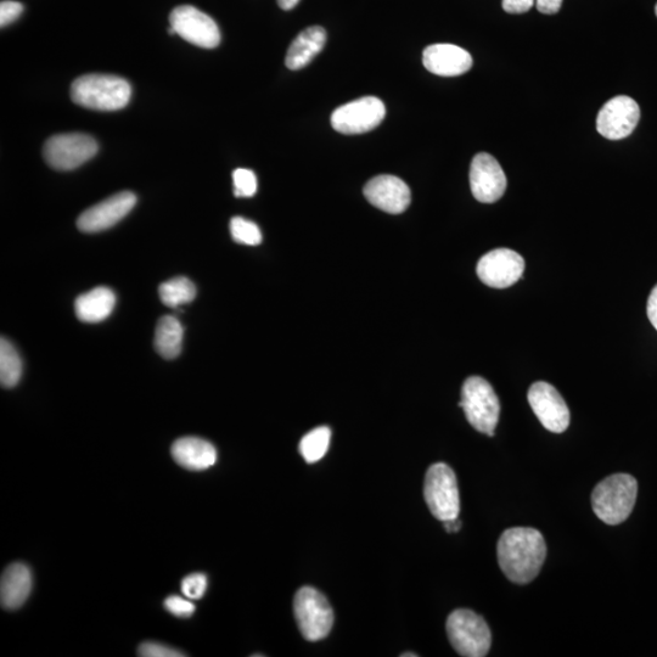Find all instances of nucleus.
Here are the masks:
<instances>
[{
  "label": "nucleus",
  "instance_id": "obj_1",
  "mask_svg": "<svg viewBox=\"0 0 657 657\" xmlns=\"http://www.w3.org/2000/svg\"><path fill=\"white\" fill-rule=\"evenodd\" d=\"M497 554L508 580L527 584L535 580L546 561V541L541 532L531 527H513L499 538Z\"/></svg>",
  "mask_w": 657,
  "mask_h": 657
},
{
  "label": "nucleus",
  "instance_id": "obj_2",
  "mask_svg": "<svg viewBox=\"0 0 657 657\" xmlns=\"http://www.w3.org/2000/svg\"><path fill=\"white\" fill-rule=\"evenodd\" d=\"M132 88L125 78L112 75H86L72 83L73 103L97 111H117L131 100Z\"/></svg>",
  "mask_w": 657,
  "mask_h": 657
},
{
  "label": "nucleus",
  "instance_id": "obj_3",
  "mask_svg": "<svg viewBox=\"0 0 657 657\" xmlns=\"http://www.w3.org/2000/svg\"><path fill=\"white\" fill-rule=\"evenodd\" d=\"M637 494L638 482L633 476L611 475L594 488L593 511L605 524L620 525L632 514Z\"/></svg>",
  "mask_w": 657,
  "mask_h": 657
},
{
  "label": "nucleus",
  "instance_id": "obj_4",
  "mask_svg": "<svg viewBox=\"0 0 657 657\" xmlns=\"http://www.w3.org/2000/svg\"><path fill=\"white\" fill-rule=\"evenodd\" d=\"M446 630L452 647L460 656L484 657L491 649L492 634L484 617L468 609L449 615Z\"/></svg>",
  "mask_w": 657,
  "mask_h": 657
},
{
  "label": "nucleus",
  "instance_id": "obj_5",
  "mask_svg": "<svg viewBox=\"0 0 657 657\" xmlns=\"http://www.w3.org/2000/svg\"><path fill=\"white\" fill-rule=\"evenodd\" d=\"M459 407L464 409L466 419L475 430L490 437L494 436L501 414V404L488 381L480 376L466 379Z\"/></svg>",
  "mask_w": 657,
  "mask_h": 657
},
{
  "label": "nucleus",
  "instance_id": "obj_6",
  "mask_svg": "<svg viewBox=\"0 0 657 657\" xmlns=\"http://www.w3.org/2000/svg\"><path fill=\"white\" fill-rule=\"evenodd\" d=\"M294 611L297 627L308 642H318L329 636L334 625V611L316 588L302 587L296 593Z\"/></svg>",
  "mask_w": 657,
  "mask_h": 657
},
{
  "label": "nucleus",
  "instance_id": "obj_7",
  "mask_svg": "<svg viewBox=\"0 0 657 657\" xmlns=\"http://www.w3.org/2000/svg\"><path fill=\"white\" fill-rule=\"evenodd\" d=\"M425 502L437 520L457 519L460 499L457 476L445 463L431 465L424 482Z\"/></svg>",
  "mask_w": 657,
  "mask_h": 657
},
{
  "label": "nucleus",
  "instance_id": "obj_8",
  "mask_svg": "<svg viewBox=\"0 0 657 657\" xmlns=\"http://www.w3.org/2000/svg\"><path fill=\"white\" fill-rule=\"evenodd\" d=\"M99 150L91 136L81 133L59 134L48 139L43 155L50 167L72 171L93 159Z\"/></svg>",
  "mask_w": 657,
  "mask_h": 657
},
{
  "label": "nucleus",
  "instance_id": "obj_9",
  "mask_svg": "<svg viewBox=\"0 0 657 657\" xmlns=\"http://www.w3.org/2000/svg\"><path fill=\"white\" fill-rule=\"evenodd\" d=\"M386 108L379 98L364 97L340 106L331 115V126L336 132L355 136L373 131L384 121Z\"/></svg>",
  "mask_w": 657,
  "mask_h": 657
},
{
  "label": "nucleus",
  "instance_id": "obj_10",
  "mask_svg": "<svg viewBox=\"0 0 657 657\" xmlns=\"http://www.w3.org/2000/svg\"><path fill=\"white\" fill-rule=\"evenodd\" d=\"M170 22L176 35L196 47L212 49L221 43V32L216 21L192 5H182L174 9Z\"/></svg>",
  "mask_w": 657,
  "mask_h": 657
},
{
  "label": "nucleus",
  "instance_id": "obj_11",
  "mask_svg": "<svg viewBox=\"0 0 657 657\" xmlns=\"http://www.w3.org/2000/svg\"><path fill=\"white\" fill-rule=\"evenodd\" d=\"M482 283L494 289H507L518 283L525 271V261L518 252L496 249L488 252L477 265Z\"/></svg>",
  "mask_w": 657,
  "mask_h": 657
},
{
  "label": "nucleus",
  "instance_id": "obj_12",
  "mask_svg": "<svg viewBox=\"0 0 657 657\" xmlns=\"http://www.w3.org/2000/svg\"><path fill=\"white\" fill-rule=\"evenodd\" d=\"M529 403L541 424L554 434H561L569 428V407L554 386L538 381L530 387Z\"/></svg>",
  "mask_w": 657,
  "mask_h": 657
},
{
  "label": "nucleus",
  "instance_id": "obj_13",
  "mask_svg": "<svg viewBox=\"0 0 657 657\" xmlns=\"http://www.w3.org/2000/svg\"><path fill=\"white\" fill-rule=\"evenodd\" d=\"M507 177L499 162L487 153L477 154L470 166V188L482 204L497 202L507 190Z\"/></svg>",
  "mask_w": 657,
  "mask_h": 657
},
{
  "label": "nucleus",
  "instance_id": "obj_14",
  "mask_svg": "<svg viewBox=\"0 0 657 657\" xmlns=\"http://www.w3.org/2000/svg\"><path fill=\"white\" fill-rule=\"evenodd\" d=\"M640 119L636 101L626 95L611 99L599 111L597 129L606 139L620 140L631 136Z\"/></svg>",
  "mask_w": 657,
  "mask_h": 657
},
{
  "label": "nucleus",
  "instance_id": "obj_15",
  "mask_svg": "<svg viewBox=\"0 0 657 657\" xmlns=\"http://www.w3.org/2000/svg\"><path fill=\"white\" fill-rule=\"evenodd\" d=\"M136 204L137 196L133 193L116 194L84 211L77 219V227L83 233L103 232L122 221Z\"/></svg>",
  "mask_w": 657,
  "mask_h": 657
},
{
  "label": "nucleus",
  "instance_id": "obj_16",
  "mask_svg": "<svg viewBox=\"0 0 657 657\" xmlns=\"http://www.w3.org/2000/svg\"><path fill=\"white\" fill-rule=\"evenodd\" d=\"M364 196L381 211L400 215L411 205V189L401 178L383 174L365 184Z\"/></svg>",
  "mask_w": 657,
  "mask_h": 657
},
{
  "label": "nucleus",
  "instance_id": "obj_17",
  "mask_svg": "<svg viewBox=\"0 0 657 657\" xmlns=\"http://www.w3.org/2000/svg\"><path fill=\"white\" fill-rule=\"evenodd\" d=\"M425 69L442 77L464 75L473 66V58L465 49L454 44H432L424 50Z\"/></svg>",
  "mask_w": 657,
  "mask_h": 657
},
{
  "label": "nucleus",
  "instance_id": "obj_18",
  "mask_svg": "<svg viewBox=\"0 0 657 657\" xmlns=\"http://www.w3.org/2000/svg\"><path fill=\"white\" fill-rule=\"evenodd\" d=\"M33 577L25 564H11L3 572L0 582V600L7 610H16L26 603L32 592Z\"/></svg>",
  "mask_w": 657,
  "mask_h": 657
},
{
  "label": "nucleus",
  "instance_id": "obj_19",
  "mask_svg": "<svg viewBox=\"0 0 657 657\" xmlns=\"http://www.w3.org/2000/svg\"><path fill=\"white\" fill-rule=\"evenodd\" d=\"M171 452L177 464L188 470H206L217 462L215 446L199 437L179 438L173 443Z\"/></svg>",
  "mask_w": 657,
  "mask_h": 657
},
{
  "label": "nucleus",
  "instance_id": "obj_20",
  "mask_svg": "<svg viewBox=\"0 0 657 657\" xmlns=\"http://www.w3.org/2000/svg\"><path fill=\"white\" fill-rule=\"evenodd\" d=\"M325 43H327V31L323 27L306 28L291 43L288 54H286V66L292 71H297L310 65L312 60L322 52Z\"/></svg>",
  "mask_w": 657,
  "mask_h": 657
},
{
  "label": "nucleus",
  "instance_id": "obj_21",
  "mask_svg": "<svg viewBox=\"0 0 657 657\" xmlns=\"http://www.w3.org/2000/svg\"><path fill=\"white\" fill-rule=\"evenodd\" d=\"M116 305L115 292L105 286L95 288L87 294L77 297L75 312L83 323L103 322L114 311Z\"/></svg>",
  "mask_w": 657,
  "mask_h": 657
},
{
  "label": "nucleus",
  "instance_id": "obj_22",
  "mask_svg": "<svg viewBox=\"0 0 657 657\" xmlns=\"http://www.w3.org/2000/svg\"><path fill=\"white\" fill-rule=\"evenodd\" d=\"M183 327L177 318L165 316L160 318L155 331V348L165 359H174L181 355L183 344Z\"/></svg>",
  "mask_w": 657,
  "mask_h": 657
},
{
  "label": "nucleus",
  "instance_id": "obj_23",
  "mask_svg": "<svg viewBox=\"0 0 657 657\" xmlns=\"http://www.w3.org/2000/svg\"><path fill=\"white\" fill-rule=\"evenodd\" d=\"M22 376V361L18 350L5 338L0 340V383L3 387H14Z\"/></svg>",
  "mask_w": 657,
  "mask_h": 657
},
{
  "label": "nucleus",
  "instance_id": "obj_24",
  "mask_svg": "<svg viewBox=\"0 0 657 657\" xmlns=\"http://www.w3.org/2000/svg\"><path fill=\"white\" fill-rule=\"evenodd\" d=\"M160 299L164 305L177 308L192 302L196 296V288L192 280L184 277L173 278L162 283L159 289Z\"/></svg>",
  "mask_w": 657,
  "mask_h": 657
},
{
  "label": "nucleus",
  "instance_id": "obj_25",
  "mask_svg": "<svg viewBox=\"0 0 657 657\" xmlns=\"http://www.w3.org/2000/svg\"><path fill=\"white\" fill-rule=\"evenodd\" d=\"M331 431L327 426H320L302 438L300 453L308 464L319 462L327 454L330 445Z\"/></svg>",
  "mask_w": 657,
  "mask_h": 657
},
{
  "label": "nucleus",
  "instance_id": "obj_26",
  "mask_svg": "<svg viewBox=\"0 0 657 657\" xmlns=\"http://www.w3.org/2000/svg\"><path fill=\"white\" fill-rule=\"evenodd\" d=\"M230 234L238 244L257 246L262 243L261 229L256 223L243 217H234L230 221Z\"/></svg>",
  "mask_w": 657,
  "mask_h": 657
},
{
  "label": "nucleus",
  "instance_id": "obj_27",
  "mask_svg": "<svg viewBox=\"0 0 657 657\" xmlns=\"http://www.w3.org/2000/svg\"><path fill=\"white\" fill-rule=\"evenodd\" d=\"M234 195L237 198H252L257 193V177L251 170L238 168L233 172Z\"/></svg>",
  "mask_w": 657,
  "mask_h": 657
},
{
  "label": "nucleus",
  "instance_id": "obj_28",
  "mask_svg": "<svg viewBox=\"0 0 657 657\" xmlns=\"http://www.w3.org/2000/svg\"><path fill=\"white\" fill-rule=\"evenodd\" d=\"M181 587L185 598L199 600L206 593L207 577L204 574L189 575L184 578Z\"/></svg>",
  "mask_w": 657,
  "mask_h": 657
},
{
  "label": "nucleus",
  "instance_id": "obj_29",
  "mask_svg": "<svg viewBox=\"0 0 657 657\" xmlns=\"http://www.w3.org/2000/svg\"><path fill=\"white\" fill-rule=\"evenodd\" d=\"M165 608L170 614L177 617H189L194 614L195 605L192 600L171 595L165 600Z\"/></svg>",
  "mask_w": 657,
  "mask_h": 657
},
{
  "label": "nucleus",
  "instance_id": "obj_30",
  "mask_svg": "<svg viewBox=\"0 0 657 657\" xmlns=\"http://www.w3.org/2000/svg\"><path fill=\"white\" fill-rule=\"evenodd\" d=\"M138 655L142 657H179L185 656L176 649L157 643H144L140 645Z\"/></svg>",
  "mask_w": 657,
  "mask_h": 657
},
{
  "label": "nucleus",
  "instance_id": "obj_31",
  "mask_svg": "<svg viewBox=\"0 0 657 657\" xmlns=\"http://www.w3.org/2000/svg\"><path fill=\"white\" fill-rule=\"evenodd\" d=\"M24 13V5L14 0H5L0 4V26L5 27L18 20Z\"/></svg>",
  "mask_w": 657,
  "mask_h": 657
},
{
  "label": "nucleus",
  "instance_id": "obj_32",
  "mask_svg": "<svg viewBox=\"0 0 657 657\" xmlns=\"http://www.w3.org/2000/svg\"><path fill=\"white\" fill-rule=\"evenodd\" d=\"M502 5L508 14H524L536 5V0H503Z\"/></svg>",
  "mask_w": 657,
  "mask_h": 657
},
{
  "label": "nucleus",
  "instance_id": "obj_33",
  "mask_svg": "<svg viewBox=\"0 0 657 657\" xmlns=\"http://www.w3.org/2000/svg\"><path fill=\"white\" fill-rule=\"evenodd\" d=\"M561 5H563V0H536L537 10L546 15L558 14Z\"/></svg>",
  "mask_w": 657,
  "mask_h": 657
},
{
  "label": "nucleus",
  "instance_id": "obj_34",
  "mask_svg": "<svg viewBox=\"0 0 657 657\" xmlns=\"http://www.w3.org/2000/svg\"><path fill=\"white\" fill-rule=\"evenodd\" d=\"M647 312L650 323L657 330V285L649 296Z\"/></svg>",
  "mask_w": 657,
  "mask_h": 657
},
{
  "label": "nucleus",
  "instance_id": "obj_35",
  "mask_svg": "<svg viewBox=\"0 0 657 657\" xmlns=\"http://www.w3.org/2000/svg\"><path fill=\"white\" fill-rule=\"evenodd\" d=\"M443 526H445V530L448 533H457L460 531V529H462V521H460L458 518L443 521Z\"/></svg>",
  "mask_w": 657,
  "mask_h": 657
},
{
  "label": "nucleus",
  "instance_id": "obj_36",
  "mask_svg": "<svg viewBox=\"0 0 657 657\" xmlns=\"http://www.w3.org/2000/svg\"><path fill=\"white\" fill-rule=\"evenodd\" d=\"M300 3V0H278L279 7L283 10H291Z\"/></svg>",
  "mask_w": 657,
  "mask_h": 657
},
{
  "label": "nucleus",
  "instance_id": "obj_37",
  "mask_svg": "<svg viewBox=\"0 0 657 657\" xmlns=\"http://www.w3.org/2000/svg\"><path fill=\"white\" fill-rule=\"evenodd\" d=\"M401 657H418V655L406 653V654H402Z\"/></svg>",
  "mask_w": 657,
  "mask_h": 657
},
{
  "label": "nucleus",
  "instance_id": "obj_38",
  "mask_svg": "<svg viewBox=\"0 0 657 657\" xmlns=\"http://www.w3.org/2000/svg\"><path fill=\"white\" fill-rule=\"evenodd\" d=\"M655 13H656V16H657V4H656V7H655Z\"/></svg>",
  "mask_w": 657,
  "mask_h": 657
}]
</instances>
